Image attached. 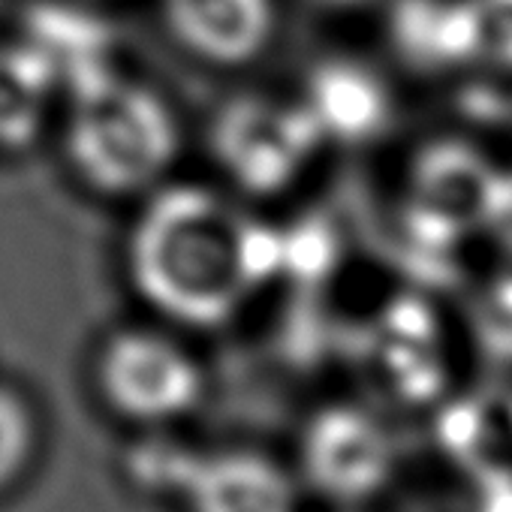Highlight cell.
Instances as JSON below:
<instances>
[{"label": "cell", "instance_id": "cell-1", "mask_svg": "<svg viewBox=\"0 0 512 512\" xmlns=\"http://www.w3.org/2000/svg\"><path fill=\"white\" fill-rule=\"evenodd\" d=\"M275 260L263 229L193 187L160 196L130 247L133 278L151 305L202 326L226 320Z\"/></svg>", "mask_w": 512, "mask_h": 512}, {"label": "cell", "instance_id": "cell-2", "mask_svg": "<svg viewBox=\"0 0 512 512\" xmlns=\"http://www.w3.org/2000/svg\"><path fill=\"white\" fill-rule=\"evenodd\" d=\"M175 151V118L154 91L112 76L76 91L70 154L91 187L133 193L160 178Z\"/></svg>", "mask_w": 512, "mask_h": 512}, {"label": "cell", "instance_id": "cell-3", "mask_svg": "<svg viewBox=\"0 0 512 512\" xmlns=\"http://www.w3.org/2000/svg\"><path fill=\"white\" fill-rule=\"evenodd\" d=\"M100 383L115 410L139 422H169L190 413L202 395L199 365L172 338L124 332L100 359Z\"/></svg>", "mask_w": 512, "mask_h": 512}, {"label": "cell", "instance_id": "cell-4", "mask_svg": "<svg viewBox=\"0 0 512 512\" xmlns=\"http://www.w3.org/2000/svg\"><path fill=\"white\" fill-rule=\"evenodd\" d=\"M320 139L305 106H275L266 100L226 106L217 127L220 163L250 190L290 184Z\"/></svg>", "mask_w": 512, "mask_h": 512}, {"label": "cell", "instance_id": "cell-5", "mask_svg": "<svg viewBox=\"0 0 512 512\" xmlns=\"http://www.w3.org/2000/svg\"><path fill=\"white\" fill-rule=\"evenodd\" d=\"M308 479L335 500L377 494L395 470L389 431L359 407H329L305 431Z\"/></svg>", "mask_w": 512, "mask_h": 512}, {"label": "cell", "instance_id": "cell-6", "mask_svg": "<svg viewBox=\"0 0 512 512\" xmlns=\"http://www.w3.org/2000/svg\"><path fill=\"white\" fill-rule=\"evenodd\" d=\"M175 37L211 64L256 58L275 31L272 0H163Z\"/></svg>", "mask_w": 512, "mask_h": 512}, {"label": "cell", "instance_id": "cell-7", "mask_svg": "<svg viewBox=\"0 0 512 512\" xmlns=\"http://www.w3.org/2000/svg\"><path fill=\"white\" fill-rule=\"evenodd\" d=\"M395 55L419 73L476 67V25L470 0H395L389 10Z\"/></svg>", "mask_w": 512, "mask_h": 512}, {"label": "cell", "instance_id": "cell-8", "mask_svg": "<svg viewBox=\"0 0 512 512\" xmlns=\"http://www.w3.org/2000/svg\"><path fill=\"white\" fill-rule=\"evenodd\" d=\"M305 109L323 139L365 142L389 127L392 94L362 61L332 58L314 73Z\"/></svg>", "mask_w": 512, "mask_h": 512}, {"label": "cell", "instance_id": "cell-9", "mask_svg": "<svg viewBox=\"0 0 512 512\" xmlns=\"http://www.w3.org/2000/svg\"><path fill=\"white\" fill-rule=\"evenodd\" d=\"M422 157L425 160L416 169L419 211L449 232L488 226L500 172L491 169L485 157L461 145H440Z\"/></svg>", "mask_w": 512, "mask_h": 512}, {"label": "cell", "instance_id": "cell-10", "mask_svg": "<svg viewBox=\"0 0 512 512\" xmlns=\"http://www.w3.org/2000/svg\"><path fill=\"white\" fill-rule=\"evenodd\" d=\"M187 494L196 512H296L293 479L253 452H226L196 464Z\"/></svg>", "mask_w": 512, "mask_h": 512}, {"label": "cell", "instance_id": "cell-11", "mask_svg": "<svg viewBox=\"0 0 512 512\" xmlns=\"http://www.w3.org/2000/svg\"><path fill=\"white\" fill-rule=\"evenodd\" d=\"M52 85L49 67L37 52H0V142H25L40 118Z\"/></svg>", "mask_w": 512, "mask_h": 512}, {"label": "cell", "instance_id": "cell-12", "mask_svg": "<svg viewBox=\"0 0 512 512\" xmlns=\"http://www.w3.org/2000/svg\"><path fill=\"white\" fill-rule=\"evenodd\" d=\"M37 443L34 413L22 395L0 386V491L13 485L28 467Z\"/></svg>", "mask_w": 512, "mask_h": 512}, {"label": "cell", "instance_id": "cell-13", "mask_svg": "<svg viewBox=\"0 0 512 512\" xmlns=\"http://www.w3.org/2000/svg\"><path fill=\"white\" fill-rule=\"evenodd\" d=\"M476 67L512 73V0H470Z\"/></svg>", "mask_w": 512, "mask_h": 512}, {"label": "cell", "instance_id": "cell-14", "mask_svg": "<svg viewBox=\"0 0 512 512\" xmlns=\"http://www.w3.org/2000/svg\"><path fill=\"white\" fill-rule=\"evenodd\" d=\"M323 4H329V7H362V4H368V0H323Z\"/></svg>", "mask_w": 512, "mask_h": 512}]
</instances>
